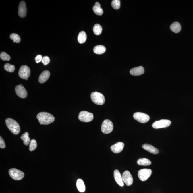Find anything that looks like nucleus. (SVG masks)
<instances>
[{"mask_svg": "<svg viewBox=\"0 0 193 193\" xmlns=\"http://www.w3.org/2000/svg\"><path fill=\"white\" fill-rule=\"evenodd\" d=\"M36 118L40 125H49L53 122L55 120L53 115L46 112L39 113L38 114Z\"/></svg>", "mask_w": 193, "mask_h": 193, "instance_id": "1", "label": "nucleus"}, {"mask_svg": "<svg viewBox=\"0 0 193 193\" xmlns=\"http://www.w3.org/2000/svg\"><path fill=\"white\" fill-rule=\"evenodd\" d=\"M5 123L9 129L14 134H18L20 132V128L19 124L11 118H7Z\"/></svg>", "mask_w": 193, "mask_h": 193, "instance_id": "2", "label": "nucleus"}, {"mask_svg": "<svg viewBox=\"0 0 193 193\" xmlns=\"http://www.w3.org/2000/svg\"><path fill=\"white\" fill-rule=\"evenodd\" d=\"M91 100L96 105H102L105 103V99L102 93L97 92H93L90 95Z\"/></svg>", "mask_w": 193, "mask_h": 193, "instance_id": "3", "label": "nucleus"}, {"mask_svg": "<svg viewBox=\"0 0 193 193\" xmlns=\"http://www.w3.org/2000/svg\"><path fill=\"white\" fill-rule=\"evenodd\" d=\"M94 116L92 113L86 111H82L80 113L78 118L82 122H89L93 120Z\"/></svg>", "mask_w": 193, "mask_h": 193, "instance_id": "4", "label": "nucleus"}, {"mask_svg": "<svg viewBox=\"0 0 193 193\" xmlns=\"http://www.w3.org/2000/svg\"><path fill=\"white\" fill-rule=\"evenodd\" d=\"M113 127V124L111 121L109 119H106L102 123L101 128L102 132L107 134L112 132Z\"/></svg>", "mask_w": 193, "mask_h": 193, "instance_id": "5", "label": "nucleus"}, {"mask_svg": "<svg viewBox=\"0 0 193 193\" xmlns=\"http://www.w3.org/2000/svg\"><path fill=\"white\" fill-rule=\"evenodd\" d=\"M134 119L141 123H145L148 122L150 117L147 114L140 112L135 113L133 115Z\"/></svg>", "mask_w": 193, "mask_h": 193, "instance_id": "6", "label": "nucleus"}, {"mask_svg": "<svg viewBox=\"0 0 193 193\" xmlns=\"http://www.w3.org/2000/svg\"><path fill=\"white\" fill-rule=\"evenodd\" d=\"M9 173L11 177L16 180H20L24 176V174L22 171L14 168L10 169Z\"/></svg>", "mask_w": 193, "mask_h": 193, "instance_id": "7", "label": "nucleus"}, {"mask_svg": "<svg viewBox=\"0 0 193 193\" xmlns=\"http://www.w3.org/2000/svg\"><path fill=\"white\" fill-rule=\"evenodd\" d=\"M152 173V171L150 169H142L138 171V176L141 181H145L151 176Z\"/></svg>", "mask_w": 193, "mask_h": 193, "instance_id": "8", "label": "nucleus"}, {"mask_svg": "<svg viewBox=\"0 0 193 193\" xmlns=\"http://www.w3.org/2000/svg\"><path fill=\"white\" fill-rule=\"evenodd\" d=\"M30 68L27 65L22 66L19 70L18 75L20 78L23 79H28L30 76Z\"/></svg>", "mask_w": 193, "mask_h": 193, "instance_id": "9", "label": "nucleus"}, {"mask_svg": "<svg viewBox=\"0 0 193 193\" xmlns=\"http://www.w3.org/2000/svg\"><path fill=\"white\" fill-rule=\"evenodd\" d=\"M171 124V121L169 120L161 119L153 122L152 127L155 129L166 128L169 126Z\"/></svg>", "mask_w": 193, "mask_h": 193, "instance_id": "10", "label": "nucleus"}, {"mask_svg": "<svg viewBox=\"0 0 193 193\" xmlns=\"http://www.w3.org/2000/svg\"><path fill=\"white\" fill-rule=\"evenodd\" d=\"M16 94L20 98L24 99L27 96V90L22 84L19 85L15 87Z\"/></svg>", "mask_w": 193, "mask_h": 193, "instance_id": "11", "label": "nucleus"}, {"mask_svg": "<svg viewBox=\"0 0 193 193\" xmlns=\"http://www.w3.org/2000/svg\"><path fill=\"white\" fill-rule=\"evenodd\" d=\"M123 180L124 183L128 186L132 185L133 178L131 173L128 171H126L122 174Z\"/></svg>", "mask_w": 193, "mask_h": 193, "instance_id": "12", "label": "nucleus"}, {"mask_svg": "<svg viewBox=\"0 0 193 193\" xmlns=\"http://www.w3.org/2000/svg\"><path fill=\"white\" fill-rule=\"evenodd\" d=\"M18 15L21 18L26 17L27 13V9L26 3L24 1H21L20 3L18 8Z\"/></svg>", "mask_w": 193, "mask_h": 193, "instance_id": "13", "label": "nucleus"}, {"mask_svg": "<svg viewBox=\"0 0 193 193\" xmlns=\"http://www.w3.org/2000/svg\"><path fill=\"white\" fill-rule=\"evenodd\" d=\"M114 176L115 182L121 187H123L124 182L120 172L117 169H115L114 172Z\"/></svg>", "mask_w": 193, "mask_h": 193, "instance_id": "14", "label": "nucleus"}, {"mask_svg": "<svg viewBox=\"0 0 193 193\" xmlns=\"http://www.w3.org/2000/svg\"><path fill=\"white\" fill-rule=\"evenodd\" d=\"M125 144L122 142H118L111 146V150L113 153H118L122 151Z\"/></svg>", "mask_w": 193, "mask_h": 193, "instance_id": "15", "label": "nucleus"}, {"mask_svg": "<svg viewBox=\"0 0 193 193\" xmlns=\"http://www.w3.org/2000/svg\"><path fill=\"white\" fill-rule=\"evenodd\" d=\"M144 69L142 66H139L131 69L130 71V74L133 76H139L144 73Z\"/></svg>", "mask_w": 193, "mask_h": 193, "instance_id": "16", "label": "nucleus"}, {"mask_svg": "<svg viewBox=\"0 0 193 193\" xmlns=\"http://www.w3.org/2000/svg\"><path fill=\"white\" fill-rule=\"evenodd\" d=\"M50 76V73L49 71L46 70L43 72L39 76V83H43L47 80Z\"/></svg>", "mask_w": 193, "mask_h": 193, "instance_id": "17", "label": "nucleus"}, {"mask_svg": "<svg viewBox=\"0 0 193 193\" xmlns=\"http://www.w3.org/2000/svg\"><path fill=\"white\" fill-rule=\"evenodd\" d=\"M142 147L145 150L150 152L153 154H156L159 153V150L151 145L144 144L143 145Z\"/></svg>", "mask_w": 193, "mask_h": 193, "instance_id": "18", "label": "nucleus"}, {"mask_svg": "<svg viewBox=\"0 0 193 193\" xmlns=\"http://www.w3.org/2000/svg\"><path fill=\"white\" fill-rule=\"evenodd\" d=\"M170 28L171 30L175 33H178L181 31V25L177 22H175L172 23L170 26Z\"/></svg>", "mask_w": 193, "mask_h": 193, "instance_id": "19", "label": "nucleus"}, {"mask_svg": "<svg viewBox=\"0 0 193 193\" xmlns=\"http://www.w3.org/2000/svg\"><path fill=\"white\" fill-rule=\"evenodd\" d=\"M77 189L80 192H84L86 190L85 185L82 180L78 179L77 180L76 183Z\"/></svg>", "mask_w": 193, "mask_h": 193, "instance_id": "20", "label": "nucleus"}, {"mask_svg": "<svg viewBox=\"0 0 193 193\" xmlns=\"http://www.w3.org/2000/svg\"><path fill=\"white\" fill-rule=\"evenodd\" d=\"M106 48L102 45H98L95 47L93 49V52L95 53L98 55H101L104 53L106 52Z\"/></svg>", "mask_w": 193, "mask_h": 193, "instance_id": "21", "label": "nucleus"}, {"mask_svg": "<svg viewBox=\"0 0 193 193\" xmlns=\"http://www.w3.org/2000/svg\"><path fill=\"white\" fill-rule=\"evenodd\" d=\"M151 162L146 158L139 159L137 161V164L140 166H147L151 165Z\"/></svg>", "mask_w": 193, "mask_h": 193, "instance_id": "22", "label": "nucleus"}, {"mask_svg": "<svg viewBox=\"0 0 193 193\" xmlns=\"http://www.w3.org/2000/svg\"><path fill=\"white\" fill-rule=\"evenodd\" d=\"M87 36L86 33L84 31L80 32L78 36V41L80 44H83L87 40Z\"/></svg>", "mask_w": 193, "mask_h": 193, "instance_id": "23", "label": "nucleus"}, {"mask_svg": "<svg viewBox=\"0 0 193 193\" xmlns=\"http://www.w3.org/2000/svg\"><path fill=\"white\" fill-rule=\"evenodd\" d=\"M21 139L23 141V143L26 146H28L30 144V140L28 132H26L23 134L21 136Z\"/></svg>", "mask_w": 193, "mask_h": 193, "instance_id": "24", "label": "nucleus"}, {"mask_svg": "<svg viewBox=\"0 0 193 193\" xmlns=\"http://www.w3.org/2000/svg\"><path fill=\"white\" fill-rule=\"evenodd\" d=\"M102 27L100 25L96 24L94 26L93 28V31L95 34L99 36L102 33Z\"/></svg>", "mask_w": 193, "mask_h": 193, "instance_id": "25", "label": "nucleus"}, {"mask_svg": "<svg viewBox=\"0 0 193 193\" xmlns=\"http://www.w3.org/2000/svg\"><path fill=\"white\" fill-rule=\"evenodd\" d=\"M93 10L95 13L96 15L101 16L103 14V10L100 7L96 6L94 5L93 7Z\"/></svg>", "mask_w": 193, "mask_h": 193, "instance_id": "26", "label": "nucleus"}, {"mask_svg": "<svg viewBox=\"0 0 193 193\" xmlns=\"http://www.w3.org/2000/svg\"><path fill=\"white\" fill-rule=\"evenodd\" d=\"M4 70L9 72L12 73L14 72L15 70V67L14 65L11 64L7 63L4 66Z\"/></svg>", "mask_w": 193, "mask_h": 193, "instance_id": "27", "label": "nucleus"}, {"mask_svg": "<svg viewBox=\"0 0 193 193\" xmlns=\"http://www.w3.org/2000/svg\"><path fill=\"white\" fill-rule=\"evenodd\" d=\"M37 144L36 140L33 139L30 141L29 146V150L30 151H33L36 150L37 147Z\"/></svg>", "mask_w": 193, "mask_h": 193, "instance_id": "28", "label": "nucleus"}, {"mask_svg": "<svg viewBox=\"0 0 193 193\" xmlns=\"http://www.w3.org/2000/svg\"><path fill=\"white\" fill-rule=\"evenodd\" d=\"M10 38H11V40H13V42H16V43H20V40H21V39H20V36H19L17 34H11L10 35Z\"/></svg>", "mask_w": 193, "mask_h": 193, "instance_id": "29", "label": "nucleus"}, {"mask_svg": "<svg viewBox=\"0 0 193 193\" xmlns=\"http://www.w3.org/2000/svg\"><path fill=\"white\" fill-rule=\"evenodd\" d=\"M111 5L114 9H119L120 7V1L119 0H113L112 1Z\"/></svg>", "mask_w": 193, "mask_h": 193, "instance_id": "30", "label": "nucleus"}, {"mask_svg": "<svg viewBox=\"0 0 193 193\" xmlns=\"http://www.w3.org/2000/svg\"><path fill=\"white\" fill-rule=\"evenodd\" d=\"M0 58L1 60L4 61H9L11 59V57L5 52L1 53Z\"/></svg>", "mask_w": 193, "mask_h": 193, "instance_id": "31", "label": "nucleus"}, {"mask_svg": "<svg viewBox=\"0 0 193 193\" xmlns=\"http://www.w3.org/2000/svg\"><path fill=\"white\" fill-rule=\"evenodd\" d=\"M50 61V59L49 57L45 56L42 58V62L44 65H46L49 63Z\"/></svg>", "mask_w": 193, "mask_h": 193, "instance_id": "32", "label": "nucleus"}, {"mask_svg": "<svg viewBox=\"0 0 193 193\" xmlns=\"http://www.w3.org/2000/svg\"><path fill=\"white\" fill-rule=\"evenodd\" d=\"M5 147V142L2 137H0V148H4Z\"/></svg>", "mask_w": 193, "mask_h": 193, "instance_id": "33", "label": "nucleus"}, {"mask_svg": "<svg viewBox=\"0 0 193 193\" xmlns=\"http://www.w3.org/2000/svg\"><path fill=\"white\" fill-rule=\"evenodd\" d=\"M42 56L41 55H37L35 58V61L36 63H40L41 62L42 59Z\"/></svg>", "mask_w": 193, "mask_h": 193, "instance_id": "34", "label": "nucleus"}, {"mask_svg": "<svg viewBox=\"0 0 193 193\" xmlns=\"http://www.w3.org/2000/svg\"><path fill=\"white\" fill-rule=\"evenodd\" d=\"M95 5L96 6L101 7V5L99 2H96L95 4Z\"/></svg>", "mask_w": 193, "mask_h": 193, "instance_id": "35", "label": "nucleus"}]
</instances>
